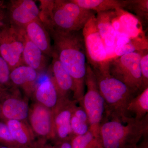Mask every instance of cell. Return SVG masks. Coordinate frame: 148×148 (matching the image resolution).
Masks as SVG:
<instances>
[{
  "instance_id": "83f0119b",
  "label": "cell",
  "mask_w": 148,
  "mask_h": 148,
  "mask_svg": "<svg viewBox=\"0 0 148 148\" xmlns=\"http://www.w3.org/2000/svg\"><path fill=\"white\" fill-rule=\"evenodd\" d=\"M0 144L11 148H18L5 121L0 120Z\"/></svg>"
},
{
  "instance_id": "ba28073f",
  "label": "cell",
  "mask_w": 148,
  "mask_h": 148,
  "mask_svg": "<svg viewBox=\"0 0 148 148\" xmlns=\"http://www.w3.org/2000/svg\"><path fill=\"white\" fill-rule=\"evenodd\" d=\"M95 17V15L92 16L82 30L87 64L92 69L101 66L108 59L96 25Z\"/></svg>"
},
{
  "instance_id": "d6986e66",
  "label": "cell",
  "mask_w": 148,
  "mask_h": 148,
  "mask_svg": "<svg viewBox=\"0 0 148 148\" xmlns=\"http://www.w3.org/2000/svg\"><path fill=\"white\" fill-rule=\"evenodd\" d=\"M115 11L98 12L95 17L96 25L101 38L104 44L108 47L114 45L117 37L116 32L112 24Z\"/></svg>"
},
{
  "instance_id": "5bb4252c",
  "label": "cell",
  "mask_w": 148,
  "mask_h": 148,
  "mask_svg": "<svg viewBox=\"0 0 148 148\" xmlns=\"http://www.w3.org/2000/svg\"><path fill=\"white\" fill-rule=\"evenodd\" d=\"M52 58L50 78L60 98L62 99L70 98L69 95L71 92L73 93L74 90L73 79L54 53Z\"/></svg>"
},
{
  "instance_id": "4fadbf2b",
  "label": "cell",
  "mask_w": 148,
  "mask_h": 148,
  "mask_svg": "<svg viewBox=\"0 0 148 148\" xmlns=\"http://www.w3.org/2000/svg\"><path fill=\"white\" fill-rule=\"evenodd\" d=\"M112 24L118 38H138L146 36L140 20L132 14L123 9L115 11Z\"/></svg>"
},
{
  "instance_id": "4dcf8cb0",
  "label": "cell",
  "mask_w": 148,
  "mask_h": 148,
  "mask_svg": "<svg viewBox=\"0 0 148 148\" xmlns=\"http://www.w3.org/2000/svg\"><path fill=\"white\" fill-rule=\"evenodd\" d=\"M71 141V140L64 141L55 144L54 146L56 148H72Z\"/></svg>"
},
{
  "instance_id": "52a82bcc",
  "label": "cell",
  "mask_w": 148,
  "mask_h": 148,
  "mask_svg": "<svg viewBox=\"0 0 148 148\" xmlns=\"http://www.w3.org/2000/svg\"><path fill=\"white\" fill-rule=\"evenodd\" d=\"M26 33L9 23H5L0 32V55L8 64L10 70L24 65L23 51Z\"/></svg>"
},
{
  "instance_id": "f546056e",
  "label": "cell",
  "mask_w": 148,
  "mask_h": 148,
  "mask_svg": "<svg viewBox=\"0 0 148 148\" xmlns=\"http://www.w3.org/2000/svg\"><path fill=\"white\" fill-rule=\"evenodd\" d=\"M7 17V14L3 4L0 6V32L4 25L5 24V19Z\"/></svg>"
},
{
  "instance_id": "277c9868",
  "label": "cell",
  "mask_w": 148,
  "mask_h": 148,
  "mask_svg": "<svg viewBox=\"0 0 148 148\" xmlns=\"http://www.w3.org/2000/svg\"><path fill=\"white\" fill-rule=\"evenodd\" d=\"M148 135V114L140 120L133 117L125 124L104 119L99 132L103 148H136Z\"/></svg>"
},
{
  "instance_id": "d6a6232c",
  "label": "cell",
  "mask_w": 148,
  "mask_h": 148,
  "mask_svg": "<svg viewBox=\"0 0 148 148\" xmlns=\"http://www.w3.org/2000/svg\"><path fill=\"white\" fill-rule=\"evenodd\" d=\"M37 148H56L54 145L47 144L46 143H39Z\"/></svg>"
},
{
  "instance_id": "cb8c5ba5",
  "label": "cell",
  "mask_w": 148,
  "mask_h": 148,
  "mask_svg": "<svg viewBox=\"0 0 148 148\" xmlns=\"http://www.w3.org/2000/svg\"><path fill=\"white\" fill-rule=\"evenodd\" d=\"M71 128L74 136L84 135L89 131L90 125L87 114L82 106H76L72 114Z\"/></svg>"
},
{
  "instance_id": "8fae6325",
  "label": "cell",
  "mask_w": 148,
  "mask_h": 148,
  "mask_svg": "<svg viewBox=\"0 0 148 148\" xmlns=\"http://www.w3.org/2000/svg\"><path fill=\"white\" fill-rule=\"evenodd\" d=\"M29 125L38 141L46 143L47 140L53 141L52 112L49 109L35 102L29 108Z\"/></svg>"
},
{
  "instance_id": "d590c367",
  "label": "cell",
  "mask_w": 148,
  "mask_h": 148,
  "mask_svg": "<svg viewBox=\"0 0 148 148\" xmlns=\"http://www.w3.org/2000/svg\"><path fill=\"white\" fill-rule=\"evenodd\" d=\"M3 5V2L1 1H0V6H1V5Z\"/></svg>"
},
{
  "instance_id": "4316f807",
  "label": "cell",
  "mask_w": 148,
  "mask_h": 148,
  "mask_svg": "<svg viewBox=\"0 0 148 148\" xmlns=\"http://www.w3.org/2000/svg\"><path fill=\"white\" fill-rule=\"evenodd\" d=\"M11 70L5 60L0 55V88L6 90L12 87L10 80Z\"/></svg>"
},
{
  "instance_id": "9c48e42d",
  "label": "cell",
  "mask_w": 148,
  "mask_h": 148,
  "mask_svg": "<svg viewBox=\"0 0 148 148\" xmlns=\"http://www.w3.org/2000/svg\"><path fill=\"white\" fill-rule=\"evenodd\" d=\"M0 103V118L3 120L27 121L30 106L27 98H24L17 88L14 86L2 90Z\"/></svg>"
},
{
  "instance_id": "ffe728a7",
  "label": "cell",
  "mask_w": 148,
  "mask_h": 148,
  "mask_svg": "<svg viewBox=\"0 0 148 148\" xmlns=\"http://www.w3.org/2000/svg\"><path fill=\"white\" fill-rule=\"evenodd\" d=\"M45 56L42 51L27 38L26 34L22 56L24 65L35 69L38 72L41 71L46 66Z\"/></svg>"
},
{
  "instance_id": "7c38bea8",
  "label": "cell",
  "mask_w": 148,
  "mask_h": 148,
  "mask_svg": "<svg viewBox=\"0 0 148 148\" xmlns=\"http://www.w3.org/2000/svg\"><path fill=\"white\" fill-rule=\"evenodd\" d=\"M7 9L10 24L19 29H24L29 23L39 18V8L33 0H11Z\"/></svg>"
},
{
  "instance_id": "603a6c76",
  "label": "cell",
  "mask_w": 148,
  "mask_h": 148,
  "mask_svg": "<svg viewBox=\"0 0 148 148\" xmlns=\"http://www.w3.org/2000/svg\"><path fill=\"white\" fill-rule=\"evenodd\" d=\"M127 110L130 115L132 116L131 114L134 115L133 118L137 120L143 119L148 114V87L131 100Z\"/></svg>"
},
{
  "instance_id": "30bf717a",
  "label": "cell",
  "mask_w": 148,
  "mask_h": 148,
  "mask_svg": "<svg viewBox=\"0 0 148 148\" xmlns=\"http://www.w3.org/2000/svg\"><path fill=\"white\" fill-rule=\"evenodd\" d=\"M77 102L70 98L64 99L51 111L55 144L71 140L74 137L71 125L72 114Z\"/></svg>"
},
{
  "instance_id": "836d02e7",
  "label": "cell",
  "mask_w": 148,
  "mask_h": 148,
  "mask_svg": "<svg viewBox=\"0 0 148 148\" xmlns=\"http://www.w3.org/2000/svg\"><path fill=\"white\" fill-rule=\"evenodd\" d=\"M0 148H11L0 144Z\"/></svg>"
},
{
  "instance_id": "3957f363",
  "label": "cell",
  "mask_w": 148,
  "mask_h": 148,
  "mask_svg": "<svg viewBox=\"0 0 148 148\" xmlns=\"http://www.w3.org/2000/svg\"><path fill=\"white\" fill-rule=\"evenodd\" d=\"M39 18L48 32L82 31L95 12L82 8L73 0L40 1Z\"/></svg>"
},
{
  "instance_id": "2e32d148",
  "label": "cell",
  "mask_w": 148,
  "mask_h": 148,
  "mask_svg": "<svg viewBox=\"0 0 148 148\" xmlns=\"http://www.w3.org/2000/svg\"><path fill=\"white\" fill-rule=\"evenodd\" d=\"M38 77V72L25 65L16 67L10 71L12 84L21 88L27 97H32Z\"/></svg>"
},
{
  "instance_id": "e0dca14e",
  "label": "cell",
  "mask_w": 148,
  "mask_h": 148,
  "mask_svg": "<svg viewBox=\"0 0 148 148\" xmlns=\"http://www.w3.org/2000/svg\"><path fill=\"white\" fill-rule=\"evenodd\" d=\"M5 121L18 148H37L38 141L28 122L14 120Z\"/></svg>"
},
{
  "instance_id": "44dd1931",
  "label": "cell",
  "mask_w": 148,
  "mask_h": 148,
  "mask_svg": "<svg viewBox=\"0 0 148 148\" xmlns=\"http://www.w3.org/2000/svg\"><path fill=\"white\" fill-rule=\"evenodd\" d=\"M116 44L115 53L117 56L148 49L147 36L138 38L120 37Z\"/></svg>"
},
{
  "instance_id": "5b68a950",
  "label": "cell",
  "mask_w": 148,
  "mask_h": 148,
  "mask_svg": "<svg viewBox=\"0 0 148 148\" xmlns=\"http://www.w3.org/2000/svg\"><path fill=\"white\" fill-rule=\"evenodd\" d=\"M85 83L87 91L79 103L87 114L89 131L96 138H100V126L105 116V101L98 89L95 74L87 63Z\"/></svg>"
},
{
  "instance_id": "f1b7e54d",
  "label": "cell",
  "mask_w": 148,
  "mask_h": 148,
  "mask_svg": "<svg viewBox=\"0 0 148 148\" xmlns=\"http://www.w3.org/2000/svg\"><path fill=\"white\" fill-rule=\"evenodd\" d=\"M140 70L144 89L148 87V49L140 51Z\"/></svg>"
},
{
  "instance_id": "e575fe53",
  "label": "cell",
  "mask_w": 148,
  "mask_h": 148,
  "mask_svg": "<svg viewBox=\"0 0 148 148\" xmlns=\"http://www.w3.org/2000/svg\"><path fill=\"white\" fill-rule=\"evenodd\" d=\"M3 90V89H1L0 88V95H1V92L2 90ZM1 103H0V116H1Z\"/></svg>"
},
{
  "instance_id": "7402d4cb",
  "label": "cell",
  "mask_w": 148,
  "mask_h": 148,
  "mask_svg": "<svg viewBox=\"0 0 148 148\" xmlns=\"http://www.w3.org/2000/svg\"><path fill=\"white\" fill-rule=\"evenodd\" d=\"M82 8L95 12H104L123 9L124 0H73Z\"/></svg>"
},
{
  "instance_id": "484cf974",
  "label": "cell",
  "mask_w": 148,
  "mask_h": 148,
  "mask_svg": "<svg viewBox=\"0 0 148 148\" xmlns=\"http://www.w3.org/2000/svg\"><path fill=\"white\" fill-rule=\"evenodd\" d=\"M71 142L72 148H103L100 138H96L90 131L74 136Z\"/></svg>"
},
{
  "instance_id": "1f68e13d",
  "label": "cell",
  "mask_w": 148,
  "mask_h": 148,
  "mask_svg": "<svg viewBox=\"0 0 148 148\" xmlns=\"http://www.w3.org/2000/svg\"><path fill=\"white\" fill-rule=\"evenodd\" d=\"M136 148H148V135L143 138Z\"/></svg>"
},
{
  "instance_id": "ac0fdd59",
  "label": "cell",
  "mask_w": 148,
  "mask_h": 148,
  "mask_svg": "<svg viewBox=\"0 0 148 148\" xmlns=\"http://www.w3.org/2000/svg\"><path fill=\"white\" fill-rule=\"evenodd\" d=\"M32 96L36 102L51 111L54 110L61 101L64 100L59 96L50 77L36 85Z\"/></svg>"
},
{
  "instance_id": "7a4b0ae2",
  "label": "cell",
  "mask_w": 148,
  "mask_h": 148,
  "mask_svg": "<svg viewBox=\"0 0 148 148\" xmlns=\"http://www.w3.org/2000/svg\"><path fill=\"white\" fill-rule=\"evenodd\" d=\"M92 70L105 101L104 119L117 121L123 124L127 123L133 118L127 112V107L138 93L111 75L107 61Z\"/></svg>"
},
{
  "instance_id": "9a60e30c",
  "label": "cell",
  "mask_w": 148,
  "mask_h": 148,
  "mask_svg": "<svg viewBox=\"0 0 148 148\" xmlns=\"http://www.w3.org/2000/svg\"><path fill=\"white\" fill-rule=\"evenodd\" d=\"M27 38L45 55L52 58L53 53L51 36L40 18L29 23L24 29Z\"/></svg>"
},
{
  "instance_id": "8992f818",
  "label": "cell",
  "mask_w": 148,
  "mask_h": 148,
  "mask_svg": "<svg viewBox=\"0 0 148 148\" xmlns=\"http://www.w3.org/2000/svg\"><path fill=\"white\" fill-rule=\"evenodd\" d=\"M141 52L125 54L108 58L109 73L116 79L123 83L139 93L144 90L140 67Z\"/></svg>"
},
{
  "instance_id": "d4e9b609",
  "label": "cell",
  "mask_w": 148,
  "mask_h": 148,
  "mask_svg": "<svg viewBox=\"0 0 148 148\" xmlns=\"http://www.w3.org/2000/svg\"><path fill=\"white\" fill-rule=\"evenodd\" d=\"M123 10L136 16L143 25L148 19V0H125Z\"/></svg>"
},
{
  "instance_id": "6da1fadb",
  "label": "cell",
  "mask_w": 148,
  "mask_h": 148,
  "mask_svg": "<svg viewBox=\"0 0 148 148\" xmlns=\"http://www.w3.org/2000/svg\"><path fill=\"white\" fill-rule=\"evenodd\" d=\"M53 40V53L71 77L73 100L79 102L85 94L86 56L82 30L48 32Z\"/></svg>"
}]
</instances>
